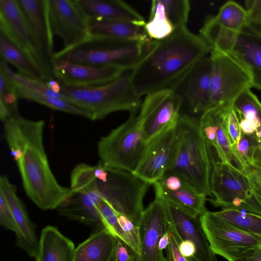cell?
<instances>
[{
  "label": "cell",
  "instance_id": "cell-1",
  "mask_svg": "<svg viewBox=\"0 0 261 261\" xmlns=\"http://www.w3.org/2000/svg\"><path fill=\"white\" fill-rule=\"evenodd\" d=\"M5 138L16 161L28 197L43 211L57 209L71 193L50 169L43 144V120L18 115L4 123Z\"/></svg>",
  "mask_w": 261,
  "mask_h": 261
},
{
  "label": "cell",
  "instance_id": "cell-2",
  "mask_svg": "<svg viewBox=\"0 0 261 261\" xmlns=\"http://www.w3.org/2000/svg\"><path fill=\"white\" fill-rule=\"evenodd\" d=\"M212 50L202 37L187 27L164 39L152 40L149 51L130 71L133 88L140 97L163 90H175Z\"/></svg>",
  "mask_w": 261,
  "mask_h": 261
},
{
  "label": "cell",
  "instance_id": "cell-3",
  "mask_svg": "<svg viewBox=\"0 0 261 261\" xmlns=\"http://www.w3.org/2000/svg\"><path fill=\"white\" fill-rule=\"evenodd\" d=\"M177 125V139L166 172L181 176L197 191L212 196L211 179L216 158L201 132L199 121L180 113Z\"/></svg>",
  "mask_w": 261,
  "mask_h": 261
},
{
  "label": "cell",
  "instance_id": "cell-4",
  "mask_svg": "<svg viewBox=\"0 0 261 261\" xmlns=\"http://www.w3.org/2000/svg\"><path fill=\"white\" fill-rule=\"evenodd\" d=\"M131 70L107 84L97 86L61 85V93L67 95L71 103L83 110L91 120L101 119L119 111L136 114L142 101L130 81Z\"/></svg>",
  "mask_w": 261,
  "mask_h": 261
},
{
  "label": "cell",
  "instance_id": "cell-5",
  "mask_svg": "<svg viewBox=\"0 0 261 261\" xmlns=\"http://www.w3.org/2000/svg\"><path fill=\"white\" fill-rule=\"evenodd\" d=\"M151 40L97 39L88 37L76 46L55 53L53 60L100 67L133 69L151 48Z\"/></svg>",
  "mask_w": 261,
  "mask_h": 261
},
{
  "label": "cell",
  "instance_id": "cell-6",
  "mask_svg": "<svg viewBox=\"0 0 261 261\" xmlns=\"http://www.w3.org/2000/svg\"><path fill=\"white\" fill-rule=\"evenodd\" d=\"M94 174L102 197L117 214L126 216L138 226L150 184L132 172L106 167L100 161L94 166Z\"/></svg>",
  "mask_w": 261,
  "mask_h": 261
},
{
  "label": "cell",
  "instance_id": "cell-7",
  "mask_svg": "<svg viewBox=\"0 0 261 261\" xmlns=\"http://www.w3.org/2000/svg\"><path fill=\"white\" fill-rule=\"evenodd\" d=\"M136 114L102 137L98 142L100 162L105 166L134 172L147 148Z\"/></svg>",
  "mask_w": 261,
  "mask_h": 261
},
{
  "label": "cell",
  "instance_id": "cell-8",
  "mask_svg": "<svg viewBox=\"0 0 261 261\" xmlns=\"http://www.w3.org/2000/svg\"><path fill=\"white\" fill-rule=\"evenodd\" d=\"M209 199L215 206L239 210L261 216V202L244 173L230 164L216 160L211 179Z\"/></svg>",
  "mask_w": 261,
  "mask_h": 261
},
{
  "label": "cell",
  "instance_id": "cell-9",
  "mask_svg": "<svg viewBox=\"0 0 261 261\" xmlns=\"http://www.w3.org/2000/svg\"><path fill=\"white\" fill-rule=\"evenodd\" d=\"M201 226L213 252L228 261H234L257 248L261 237L242 231L207 211L199 216Z\"/></svg>",
  "mask_w": 261,
  "mask_h": 261
},
{
  "label": "cell",
  "instance_id": "cell-10",
  "mask_svg": "<svg viewBox=\"0 0 261 261\" xmlns=\"http://www.w3.org/2000/svg\"><path fill=\"white\" fill-rule=\"evenodd\" d=\"M210 57L212 108L232 103L243 91L252 88L249 73L231 55L212 49Z\"/></svg>",
  "mask_w": 261,
  "mask_h": 261
},
{
  "label": "cell",
  "instance_id": "cell-11",
  "mask_svg": "<svg viewBox=\"0 0 261 261\" xmlns=\"http://www.w3.org/2000/svg\"><path fill=\"white\" fill-rule=\"evenodd\" d=\"M182 103L181 96L173 90L145 95L137 116L147 143L177 122Z\"/></svg>",
  "mask_w": 261,
  "mask_h": 261
},
{
  "label": "cell",
  "instance_id": "cell-12",
  "mask_svg": "<svg viewBox=\"0 0 261 261\" xmlns=\"http://www.w3.org/2000/svg\"><path fill=\"white\" fill-rule=\"evenodd\" d=\"M214 49L227 53L246 68L252 88L261 92V36L243 28L238 32L223 29L217 36Z\"/></svg>",
  "mask_w": 261,
  "mask_h": 261
},
{
  "label": "cell",
  "instance_id": "cell-13",
  "mask_svg": "<svg viewBox=\"0 0 261 261\" xmlns=\"http://www.w3.org/2000/svg\"><path fill=\"white\" fill-rule=\"evenodd\" d=\"M0 33L31 57L49 77H54L17 0H0Z\"/></svg>",
  "mask_w": 261,
  "mask_h": 261
},
{
  "label": "cell",
  "instance_id": "cell-14",
  "mask_svg": "<svg viewBox=\"0 0 261 261\" xmlns=\"http://www.w3.org/2000/svg\"><path fill=\"white\" fill-rule=\"evenodd\" d=\"M169 214L165 200L155 193V198L144 210L139 224L140 253L137 261H167L159 248L162 235L167 231Z\"/></svg>",
  "mask_w": 261,
  "mask_h": 261
},
{
  "label": "cell",
  "instance_id": "cell-15",
  "mask_svg": "<svg viewBox=\"0 0 261 261\" xmlns=\"http://www.w3.org/2000/svg\"><path fill=\"white\" fill-rule=\"evenodd\" d=\"M47 5L53 34L62 40L63 49L73 47L88 39L87 19L75 0H47Z\"/></svg>",
  "mask_w": 261,
  "mask_h": 261
},
{
  "label": "cell",
  "instance_id": "cell-16",
  "mask_svg": "<svg viewBox=\"0 0 261 261\" xmlns=\"http://www.w3.org/2000/svg\"><path fill=\"white\" fill-rule=\"evenodd\" d=\"M71 193L57 207L58 213L71 220L105 228L98 210L101 195L94 178L70 186Z\"/></svg>",
  "mask_w": 261,
  "mask_h": 261
},
{
  "label": "cell",
  "instance_id": "cell-17",
  "mask_svg": "<svg viewBox=\"0 0 261 261\" xmlns=\"http://www.w3.org/2000/svg\"><path fill=\"white\" fill-rule=\"evenodd\" d=\"M212 64L210 56L199 61L182 83L175 90L181 97V108L186 107L190 116H201L212 108L211 74ZM196 118V117H195Z\"/></svg>",
  "mask_w": 261,
  "mask_h": 261
},
{
  "label": "cell",
  "instance_id": "cell-18",
  "mask_svg": "<svg viewBox=\"0 0 261 261\" xmlns=\"http://www.w3.org/2000/svg\"><path fill=\"white\" fill-rule=\"evenodd\" d=\"M177 136V121L148 143L145 154L133 173L150 185L158 181L169 168Z\"/></svg>",
  "mask_w": 261,
  "mask_h": 261
},
{
  "label": "cell",
  "instance_id": "cell-19",
  "mask_svg": "<svg viewBox=\"0 0 261 261\" xmlns=\"http://www.w3.org/2000/svg\"><path fill=\"white\" fill-rule=\"evenodd\" d=\"M125 71L111 67H100L71 62L52 60L54 77L61 85L79 86H97L115 80Z\"/></svg>",
  "mask_w": 261,
  "mask_h": 261
},
{
  "label": "cell",
  "instance_id": "cell-20",
  "mask_svg": "<svg viewBox=\"0 0 261 261\" xmlns=\"http://www.w3.org/2000/svg\"><path fill=\"white\" fill-rule=\"evenodd\" d=\"M0 193L5 198L17 226L18 232L15 234L16 245L30 257L35 258L39 246L35 226L16 194V186L9 181L6 175L0 177Z\"/></svg>",
  "mask_w": 261,
  "mask_h": 261
},
{
  "label": "cell",
  "instance_id": "cell-21",
  "mask_svg": "<svg viewBox=\"0 0 261 261\" xmlns=\"http://www.w3.org/2000/svg\"><path fill=\"white\" fill-rule=\"evenodd\" d=\"M164 200L170 220L180 239L190 241L195 246L196 253L190 260L217 261L216 254L211 249L202 228L199 217L192 216Z\"/></svg>",
  "mask_w": 261,
  "mask_h": 261
},
{
  "label": "cell",
  "instance_id": "cell-22",
  "mask_svg": "<svg viewBox=\"0 0 261 261\" xmlns=\"http://www.w3.org/2000/svg\"><path fill=\"white\" fill-rule=\"evenodd\" d=\"M39 48L52 69L53 36L48 15L47 0H17Z\"/></svg>",
  "mask_w": 261,
  "mask_h": 261
},
{
  "label": "cell",
  "instance_id": "cell-23",
  "mask_svg": "<svg viewBox=\"0 0 261 261\" xmlns=\"http://www.w3.org/2000/svg\"><path fill=\"white\" fill-rule=\"evenodd\" d=\"M87 19L118 20L145 25L144 18L130 6L119 0H75Z\"/></svg>",
  "mask_w": 261,
  "mask_h": 261
},
{
  "label": "cell",
  "instance_id": "cell-24",
  "mask_svg": "<svg viewBox=\"0 0 261 261\" xmlns=\"http://www.w3.org/2000/svg\"><path fill=\"white\" fill-rule=\"evenodd\" d=\"M89 37L97 39L149 41L145 25L111 20L87 19Z\"/></svg>",
  "mask_w": 261,
  "mask_h": 261
},
{
  "label": "cell",
  "instance_id": "cell-25",
  "mask_svg": "<svg viewBox=\"0 0 261 261\" xmlns=\"http://www.w3.org/2000/svg\"><path fill=\"white\" fill-rule=\"evenodd\" d=\"M75 250L71 240L55 226L48 225L41 231L36 261H73Z\"/></svg>",
  "mask_w": 261,
  "mask_h": 261
},
{
  "label": "cell",
  "instance_id": "cell-26",
  "mask_svg": "<svg viewBox=\"0 0 261 261\" xmlns=\"http://www.w3.org/2000/svg\"><path fill=\"white\" fill-rule=\"evenodd\" d=\"M117 238L106 229H97L75 248L73 261H111Z\"/></svg>",
  "mask_w": 261,
  "mask_h": 261
},
{
  "label": "cell",
  "instance_id": "cell-27",
  "mask_svg": "<svg viewBox=\"0 0 261 261\" xmlns=\"http://www.w3.org/2000/svg\"><path fill=\"white\" fill-rule=\"evenodd\" d=\"M0 54L1 58L16 67L24 76L44 83L50 79L31 57L2 33Z\"/></svg>",
  "mask_w": 261,
  "mask_h": 261
},
{
  "label": "cell",
  "instance_id": "cell-28",
  "mask_svg": "<svg viewBox=\"0 0 261 261\" xmlns=\"http://www.w3.org/2000/svg\"><path fill=\"white\" fill-rule=\"evenodd\" d=\"M153 185L155 193L192 216L199 217L207 211L205 206L206 196L192 187L172 191L162 188L157 182Z\"/></svg>",
  "mask_w": 261,
  "mask_h": 261
},
{
  "label": "cell",
  "instance_id": "cell-29",
  "mask_svg": "<svg viewBox=\"0 0 261 261\" xmlns=\"http://www.w3.org/2000/svg\"><path fill=\"white\" fill-rule=\"evenodd\" d=\"M145 29L149 38L153 40L166 38L175 31L166 15L162 0L151 2L149 18Z\"/></svg>",
  "mask_w": 261,
  "mask_h": 261
},
{
  "label": "cell",
  "instance_id": "cell-30",
  "mask_svg": "<svg viewBox=\"0 0 261 261\" xmlns=\"http://www.w3.org/2000/svg\"><path fill=\"white\" fill-rule=\"evenodd\" d=\"M215 213L239 229L261 237L260 215L229 208H223Z\"/></svg>",
  "mask_w": 261,
  "mask_h": 261
},
{
  "label": "cell",
  "instance_id": "cell-31",
  "mask_svg": "<svg viewBox=\"0 0 261 261\" xmlns=\"http://www.w3.org/2000/svg\"><path fill=\"white\" fill-rule=\"evenodd\" d=\"M216 22L222 28L236 32L242 30L247 22L245 9L234 1H228L219 9L216 16Z\"/></svg>",
  "mask_w": 261,
  "mask_h": 261
},
{
  "label": "cell",
  "instance_id": "cell-32",
  "mask_svg": "<svg viewBox=\"0 0 261 261\" xmlns=\"http://www.w3.org/2000/svg\"><path fill=\"white\" fill-rule=\"evenodd\" d=\"M18 99L15 85L0 68V118L4 123L19 115L17 108Z\"/></svg>",
  "mask_w": 261,
  "mask_h": 261
},
{
  "label": "cell",
  "instance_id": "cell-33",
  "mask_svg": "<svg viewBox=\"0 0 261 261\" xmlns=\"http://www.w3.org/2000/svg\"><path fill=\"white\" fill-rule=\"evenodd\" d=\"M15 86L18 98H24L33 100L56 110L88 118V114L85 111L66 101L47 96L42 94L35 93L24 88Z\"/></svg>",
  "mask_w": 261,
  "mask_h": 261
},
{
  "label": "cell",
  "instance_id": "cell-34",
  "mask_svg": "<svg viewBox=\"0 0 261 261\" xmlns=\"http://www.w3.org/2000/svg\"><path fill=\"white\" fill-rule=\"evenodd\" d=\"M232 105L240 116L254 122L257 128L261 127V103L250 88L243 91Z\"/></svg>",
  "mask_w": 261,
  "mask_h": 261
},
{
  "label": "cell",
  "instance_id": "cell-35",
  "mask_svg": "<svg viewBox=\"0 0 261 261\" xmlns=\"http://www.w3.org/2000/svg\"><path fill=\"white\" fill-rule=\"evenodd\" d=\"M98 210L105 228L132 250V244L119 224L117 213L101 195L98 203Z\"/></svg>",
  "mask_w": 261,
  "mask_h": 261
},
{
  "label": "cell",
  "instance_id": "cell-36",
  "mask_svg": "<svg viewBox=\"0 0 261 261\" xmlns=\"http://www.w3.org/2000/svg\"><path fill=\"white\" fill-rule=\"evenodd\" d=\"M166 15L175 31L186 28L190 11L188 0H162Z\"/></svg>",
  "mask_w": 261,
  "mask_h": 261
},
{
  "label": "cell",
  "instance_id": "cell-37",
  "mask_svg": "<svg viewBox=\"0 0 261 261\" xmlns=\"http://www.w3.org/2000/svg\"><path fill=\"white\" fill-rule=\"evenodd\" d=\"M225 119L231 145L236 152L241 156L238 150V146L242 133L238 114L232 103L225 105Z\"/></svg>",
  "mask_w": 261,
  "mask_h": 261
},
{
  "label": "cell",
  "instance_id": "cell-38",
  "mask_svg": "<svg viewBox=\"0 0 261 261\" xmlns=\"http://www.w3.org/2000/svg\"><path fill=\"white\" fill-rule=\"evenodd\" d=\"M259 148L258 138L255 134H242L238 146V150L246 165L250 167L254 165V155Z\"/></svg>",
  "mask_w": 261,
  "mask_h": 261
},
{
  "label": "cell",
  "instance_id": "cell-39",
  "mask_svg": "<svg viewBox=\"0 0 261 261\" xmlns=\"http://www.w3.org/2000/svg\"><path fill=\"white\" fill-rule=\"evenodd\" d=\"M119 224L132 245V250L139 255L140 253L139 228L129 218L117 214Z\"/></svg>",
  "mask_w": 261,
  "mask_h": 261
},
{
  "label": "cell",
  "instance_id": "cell-40",
  "mask_svg": "<svg viewBox=\"0 0 261 261\" xmlns=\"http://www.w3.org/2000/svg\"><path fill=\"white\" fill-rule=\"evenodd\" d=\"M156 182L159 184L162 188L172 191L188 187H192L181 176L168 172H165L163 176Z\"/></svg>",
  "mask_w": 261,
  "mask_h": 261
},
{
  "label": "cell",
  "instance_id": "cell-41",
  "mask_svg": "<svg viewBox=\"0 0 261 261\" xmlns=\"http://www.w3.org/2000/svg\"><path fill=\"white\" fill-rule=\"evenodd\" d=\"M0 224L5 228L16 234L18 228L12 212L2 194L0 193Z\"/></svg>",
  "mask_w": 261,
  "mask_h": 261
},
{
  "label": "cell",
  "instance_id": "cell-42",
  "mask_svg": "<svg viewBox=\"0 0 261 261\" xmlns=\"http://www.w3.org/2000/svg\"><path fill=\"white\" fill-rule=\"evenodd\" d=\"M168 230L170 233L169 248L170 249L175 261H190V259L184 256L180 253L178 244L181 241L178 236L172 224L169 221Z\"/></svg>",
  "mask_w": 261,
  "mask_h": 261
},
{
  "label": "cell",
  "instance_id": "cell-43",
  "mask_svg": "<svg viewBox=\"0 0 261 261\" xmlns=\"http://www.w3.org/2000/svg\"><path fill=\"white\" fill-rule=\"evenodd\" d=\"M114 255L115 261H135L137 254L123 241L117 238Z\"/></svg>",
  "mask_w": 261,
  "mask_h": 261
},
{
  "label": "cell",
  "instance_id": "cell-44",
  "mask_svg": "<svg viewBox=\"0 0 261 261\" xmlns=\"http://www.w3.org/2000/svg\"><path fill=\"white\" fill-rule=\"evenodd\" d=\"M246 175L254 193L261 202V170L250 167Z\"/></svg>",
  "mask_w": 261,
  "mask_h": 261
},
{
  "label": "cell",
  "instance_id": "cell-45",
  "mask_svg": "<svg viewBox=\"0 0 261 261\" xmlns=\"http://www.w3.org/2000/svg\"><path fill=\"white\" fill-rule=\"evenodd\" d=\"M245 9L247 12V22H261V0L245 1Z\"/></svg>",
  "mask_w": 261,
  "mask_h": 261
},
{
  "label": "cell",
  "instance_id": "cell-46",
  "mask_svg": "<svg viewBox=\"0 0 261 261\" xmlns=\"http://www.w3.org/2000/svg\"><path fill=\"white\" fill-rule=\"evenodd\" d=\"M178 247L181 254L189 259L192 258L196 253L195 246L190 241H181L179 243Z\"/></svg>",
  "mask_w": 261,
  "mask_h": 261
},
{
  "label": "cell",
  "instance_id": "cell-47",
  "mask_svg": "<svg viewBox=\"0 0 261 261\" xmlns=\"http://www.w3.org/2000/svg\"><path fill=\"white\" fill-rule=\"evenodd\" d=\"M238 115L239 118L240 126L242 133L245 135H253L255 134L257 128L255 123L252 121L248 120L240 116L238 114Z\"/></svg>",
  "mask_w": 261,
  "mask_h": 261
},
{
  "label": "cell",
  "instance_id": "cell-48",
  "mask_svg": "<svg viewBox=\"0 0 261 261\" xmlns=\"http://www.w3.org/2000/svg\"><path fill=\"white\" fill-rule=\"evenodd\" d=\"M234 261H261V250L258 247Z\"/></svg>",
  "mask_w": 261,
  "mask_h": 261
},
{
  "label": "cell",
  "instance_id": "cell-49",
  "mask_svg": "<svg viewBox=\"0 0 261 261\" xmlns=\"http://www.w3.org/2000/svg\"><path fill=\"white\" fill-rule=\"evenodd\" d=\"M46 86L51 90L57 93H61V84L55 78L48 79L45 83Z\"/></svg>",
  "mask_w": 261,
  "mask_h": 261
},
{
  "label": "cell",
  "instance_id": "cell-50",
  "mask_svg": "<svg viewBox=\"0 0 261 261\" xmlns=\"http://www.w3.org/2000/svg\"><path fill=\"white\" fill-rule=\"evenodd\" d=\"M244 28L250 32L261 36V22H248L246 23Z\"/></svg>",
  "mask_w": 261,
  "mask_h": 261
},
{
  "label": "cell",
  "instance_id": "cell-51",
  "mask_svg": "<svg viewBox=\"0 0 261 261\" xmlns=\"http://www.w3.org/2000/svg\"><path fill=\"white\" fill-rule=\"evenodd\" d=\"M169 237L170 233L168 230L167 232L162 235L160 239L159 242V248L160 250L163 251V250L167 249L169 244Z\"/></svg>",
  "mask_w": 261,
  "mask_h": 261
},
{
  "label": "cell",
  "instance_id": "cell-52",
  "mask_svg": "<svg viewBox=\"0 0 261 261\" xmlns=\"http://www.w3.org/2000/svg\"><path fill=\"white\" fill-rule=\"evenodd\" d=\"M253 167L261 170V147L258 148L254 155V165Z\"/></svg>",
  "mask_w": 261,
  "mask_h": 261
},
{
  "label": "cell",
  "instance_id": "cell-53",
  "mask_svg": "<svg viewBox=\"0 0 261 261\" xmlns=\"http://www.w3.org/2000/svg\"><path fill=\"white\" fill-rule=\"evenodd\" d=\"M166 252H167V257H166L167 261H175L174 259L172 252L168 246L166 249Z\"/></svg>",
  "mask_w": 261,
  "mask_h": 261
},
{
  "label": "cell",
  "instance_id": "cell-54",
  "mask_svg": "<svg viewBox=\"0 0 261 261\" xmlns=\"http://www.w3.org/2000/svg\"><path fill=\"white\" fill-rule=\"evenodd\" d=\"M259 148L261 147V137L258 138Z\"/></svg>",
  "mask_w": 261,
  "mask_h": 261
},
{
  "label": "cell",
  "instance_id": "cell-55",
  "mask_svg": "<svg viewBox=\"0 0 261 261\" xmlns=\"http://www.w3.org/2000/svg\"><path fill=\"white\" fill-rule=\"evenodd\" d=\"M111 261H115V255H114V256H113L112 258L111 259Z\"/></svg>",
  "mask_w": 261,
  "mask_h": 261
},
{
  "label": "cell",
  "instance_id": "cell-56",
  "mask_svg": "<svg viewBox=\"0 0 261 261\" xmlns=\"http://www.w3.org/2000/svg\"><path fill=\"white\" fill-rule=\"evenodd\" d=\"M259 248H260V250H261V244H260V245H259Z\"/></svg>",
  "mask_w": 261,
  "mask_h": 261
},
{
  "label": "cell",
  "instance_id": "cell-57",
  "mask_svg": "<svg viewBox=\"0 0 261 261\" xmlns=\"http://www.w3.org/2000/svg\"><path fill=\"white\" fill-rule=\"evenodd\" d=\"M135 261H137V260H136V259H135Z\"/></svg>",
  "mask_w": 261,
  "mask_h": 261
}]
</instances>
